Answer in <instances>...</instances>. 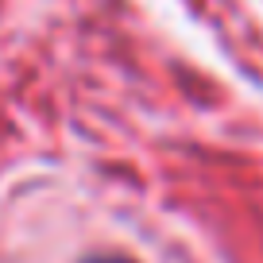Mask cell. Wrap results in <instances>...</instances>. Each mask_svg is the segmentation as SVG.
I'll return each instance as SVG.
<instances>
[{
  "label": "cell",
  "mask_w": 263,
  "mask_h": 263,
  "mask_svg": "<svg viewBox=\"0 0 263 263\" xmlns=\"http://www.w3.org/2000/svg\"><path fill=\"white\" fill-rule=\"evenodd\" d=\"M89 263H128V259H108V255H101V259H89Z\"/></svg>",
  "instance_id": "6da1fadb"
}]
</instances>
